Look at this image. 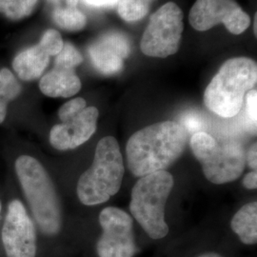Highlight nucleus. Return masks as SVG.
<instances>
[{
	"label": "nucleus",
	"mask_w": 257,
	"mask_h": 257,
	"mask_svg": "<svg viewBox=\"0 0 257 257\" xmlns=\"http://www.w3.org/2000/svg\"><path fill=\"white\" fill-rule=\"evenodd\" d=\"M188 133L180 123L163 121L135 133L126 146L128 167L135 176L166 171L183 155Z\"/></svg>",
	"instance_id": "f257e3e1"
},
{
	"label": "nucleus",
	"mask_w": 257,
	"mask_h": 257,
	"mask_svg": "<svg viewBox=\"0 0 257 257\" xmlns=\"http://www.w3.org/2000/svg\"><path fill=\"white\" fill-rule=\"evenodd\" d=\"M257 82L256 62L248 57L227 60L204 93V103L216 115L230 118L243 108L246 94Z\"/></svg>",
	"instance_id": "f03ea898"
},
{
	"label": "nucleus",
	"mask_w": 257,
	"mask_h": 257,
	"mask_svg": "<svg viewBox=\"0 0 257 257\" xmlns=\"http://www.w3.org/2000/svg\"><path fill=\"white\" fill-rule=\"evenodd\" d=\"M15 168L39 229L47 235L57 234L62 228L61 205L46 169L30 156H19Z\"/></svg>",
	"instance_id": "7ed1b4c3"
},
{
	"label": "nucleus",
	"mask_w": 257,
	"mask_h": 257,
	"mask_svg": "<svg viewBox=\"0 0 257 257\" xmlns=\"http://www.w3.org/2000/svg\"><path fill=\"white\" fill-rule=\"evenodd\" d=\"M123 157L117 140L106 137L99 140L92 166L77 182V196L83 205L107 202L119 192L124 177Z\"/></svg>",
	"instance_id": "20e7f679"
},
{
	"label": "nucleus",
	"mask_w": 257,
	"mask_h": 257,
	"mask_svg": "<svg viewBox=\"0 0 257 257\" xmlns=\"http://www.w3.org/2000/svg\"><path fill=\"white\" fill-rule=\"evenodd\" d=\"M175 185L173 175L159 171L139 177L131 194L130 211L152 239H162L169 233L165 205Z\"/></svg>",
	"instance_id": "39448f33"
},
{
	"label": "nucleus",
	"mask_w": 257,
	"mask_h": 257,
	"mask_svg": "<svg viewBox=\"0 0 257 257\" xmlns=\"http://www.w3.org/2000/svg\"><path fill=\"white\" fill-rule=\"evenodd\" d=\"M193 156L202 166L203 174L211 183L235 181L246 167V151L237 141L220 143L205 132L193 134L190 140Z\"/></svg>",
	"instance_id": "423d86ee"
},
{
	"label": "nucleus",
	"mask_w": 257,
	"mask_h": 257,
	"mask_svg": "<svg viewBox=\"0 0 257 257\" xmlns=\"http://www.w3.org/2000/svg\"><path fill=\"white\" fill-rule=\"evenodd\" d=\"M183 12L168 2L151 17L141 39L144 55L165 58L177 53L183 33Z\"/></svg>",
	"instance_id": "0eeeda50"
},
{
	"label": "nucleus",
	"mask_w": 257,
	"mask_h": 257,
	"mask_svg": "<svg viewBox=\"0 0 257 257\" xmlns=\"http://www.w3.org/2000/svg\"><path fill=\"white\" fill-rule=\"evenodd\" d=\"M101 236L96 244L98 257H134L138 251L133 232V219L127 212L108 207L99 214Z\"/></svg>",
	"instance_id": "6e6552de"
},
{
	"label": "nucleus",
	"mask_w": 257,
	"mask_h": 257,
	"mask_svg": "<svg viewBox=\"0 0 257 257\" xmlns=\"http://www.w3.org/2000/svg\"><path fill=\"white\" fill-rule=\"evenodd\" d=\"M189 20L193 28L200 32L224 24L233 35H241L250 25L248 14L234 0H197L191 9Z\"/></svg>",
	"instance_id": "1a4fd4ad"
},
{
	"label": "nucleus",
	"mask_w": 257,
	"mask_h": 257,
	"mask_svg": "<svg viewBox=\"0 0 257 257\" xmlns=\"http://www.w3.org/2000/svg\"><path fill=\"white\" fill-rule=\"evenodd\" d=\"M2 242L7 257H36V228L25 207L17 199L8 206L2 228Z\"/></svg>",
	"instance_id": "9d476101"
},
{
	"label": "nucleus",
	"mask_w": 257,
	"mask_h": 257,
	"mask_svg": "<svg viewBox=\"0 0 257 257\" xmlns=\"http://www.w3.org/2000/svg\"><path fill=\"white\" fill-rule=\"evenodd\" d=\"M98 116L95 107H86L73 118L56 124L50 132L51 145L58 151L81 146L94 135Z\"/></svg>",
	"instance_id": "9b49d317"
},
{
	"label": "nucleus",
	"mask_w": 257,
	"mask_h": 257,
	"mask_svg": "<svg viewBox=\"0 0 257 257\" xmlns=\"http://www.w3.org/2000/svg\"><path fill=\"white\" fill-rule=\"evenodd\" d=\"M131 54L128 37L118 32L106 33L89 48L93 67L105 75H113L122 71L124 59Z\"/></svg>",
	"instance_id": "f8f14e48"
},
{
	"label": "nucleus",
	"mask_w": 257,
	"mask_h": 257,
	"mask_svg": "<svg viewBox=\"0 0 257 257\" xmlns=\"http://www.w3.org/2000/svg\"><path fill=\"white\" fill-rule=\"evenodd\" d=\"M39 89L49 97H71L81 90V81L73 69L55 67L39 81Z\"/></svg>",
	"instance_id": "ddd939ff"
},
{
	"label": "nucleus",
	"mask_w": 257,
	"mask_h": 257,
	"mask_svg": "<svg viewBox=\"0 0 257 257\" xmlns=\"http://www.w3.org/2000/svg\"><path fill=\"white\" fill-rule=\"evenodd\" d=\"M50 55L37 43L20 52L13 60V69L24 81L36 80L40 77L50 63Z\"/></svg>",
	"instance_id": "4468645a"
},
{
	"label": "nucleus",
	"mask_w": 257,
	"mask_h": 257,
	"mask_svg": "<svg viewBox=\"0 0 257 257\" xmlns=\"http://www.w3.org/2000/svg\"><path fill=\"white\" fill-rule=\"evenodd\" d=\"M230 227L245 245L257 243V202L248 203L239 210L230 221Z\"/></svg>",
	"instance_id": "2eb2a0df"
},
{
	"label": "nucleus",
	"mask_w": 257,
	"mask_h": 257,
	"mask_svg": "<svg viewBox=\"0 0 257 257\" xmlns=\"http://www.w3.org/2000/svg\"><path fill=\"white\" fill-rule=\"evenodd\" d=\"M22 92V86L9 69L0 70V124L6 118L10 102L16 100Z\"/></svg>",
	"instance_id": "dca6fc26"
},
{
	"label": "nucleus",
	"mask_w": 257,
	"mask_h": 257,
	"mask_svg": "<svg viewBox=\"0 0 257 257\" xmlns=\"http://www.w3.org/2000/svg\"><path fill=\"white\" fill-rule=\"evenodd\" d=\"M53 20L58 27L70 32H78L87 24V18L81 11L76 8H55Z\"/></svg>",
	"instance_id": "f3484780"
},
{
	"label": "nucleus",
	"mask_w": 257,
	"mask_h": 257,
	"mask_svg": "<svg viewBox=\"0 0 257 257\" xmlns=\"http://www.w3.org/2000/svg\"><path fill=\"white\" fill-rule=\"evenodd\" d=\"M39 0H0V14L10 20H20L32 15Z\"/></svg>",
	"instance_id": "a211bd4d"
},
{
	"label": "nucleus",
	"mask_w": 257,
	"mask_h": 257,
	"mask_svg": "<svg viewBox=\"0 0 257 257\" xmlns=\"http://www.w3.org/2000/svg\"><path fill=\"white\" fill-rule=\"evenodd\" d=\"M155 0H119L118 14L127 22H136L143 19L151 9Z\"/></svg>",
	"instance_id": "6ab92c4d"
},
{
	"label": "nucleus",
	"mask_w": 257,
	"mask_h": 257,
	"mask_svg": "<svg viewBox=\"0 0 257 257\" xmlns=\"http://www.w3.org/2000/svg\"><path fill=\"white\" fill-rule=\"evenodd\" d=\"M82 62L81 53L70 42L64 43L60 53L55 55V67L75 70Z\"/></svg>",
	"instance_id": "aec40b11"
},
{
	"label": "nucleus",
	"mask_w": 257,
	"mask_h": 257,
	"mask_svg": "<svg viewBox=\"0 0 257 257\" xmlns=\"http://www.w3.org/2000/svg\"><path fill=\"white\" fill-rule=\"evenodd\" d=\"M50 56H55L62 50L64 42L61 35L54 29H49L38 42Z\"/></svg>",
	"instance_id": "412c9836"
},
{
	"label": "nucleus",
	"mask_w": 257,
	"mask_h": 257,
	"mask_svg": "<svg viewBox=\"0 0 257 257\" xmlns=\"http://www.w3.org/2000/svg\"><path fill=\"white\" fill-rule=\"evenodd\" d=\"M246 98V120L248 128L252 135H256L257 91L250 90L245 96Z\"/></svg>",
	"instance_id": "4be33fe9"
},
{
	"label": "nucleus",
	"mask_w": 257,
	"mask_h": 257,
	"mask_svg": "<svg viewBox=\"0 0 257 257\" xmlns=\"http://www.w3.org/2000/svg\"><path fill=\"white\" fill-rule=\"evenodd\" d=\"M87 107V102L82 97L74 98L66 102L58 110V117L61 122L71 119Z\"/></svg>",
	"instance_id": "5701e85b"
},
{
	"label": "nucleus",
	"mask_w": 257,
	"mask_h": 257,
	"mask_svg": "<svg viewBox=\"0 0 257 257\" xmlns=\"http://www.w3.org/2000/svg\"><path fill=\"white\" fill-rule=\"evenodd\" d=\"M199 122L200 121L195 115H193V116L191 115V116L184 117L183 123L181 125L187 131V133H189V132L198 133V132H202L201 131V124Z\"/></svg>",
	"instance_id": "b1692460"
},
{
	"label": "nucleus",
	"mask_w": 257,
	"mask_h": 257,
	"mask_svg": "<svg viewBox=\"0 0 257 257\" xmlns=\"http://www.w3.org/2000/svg\"><path fill=\"white\" fill-rule=\"evenodd\" d=\"M246 160L248 165L252 169V171H256L257 169V144L253 143L248 149V154H246Z\"/></svg>",
	"instance_id": "393cba45"
},
{
	"label": "nucleus",
	"mask_w": 257,
	"mask_h": 257,
	"mask_svg": "<svg viewBox=\"0 0 257 257\" xmlns=\"http://www.w3.org/2000/svg\"><path fill=\"white\" fill-rule=\"evenodd\" d=\"M243 186L248 190H256L257 173L256 171H251L244 176Z\"/></svg>",
	"instance_id": "a878e982"
},
{
	"label": "nucleus",
	"mask_w": 257,
	"mask_h": 257,
	"mask_svg": "<svg viewBox=\"0 0 257 257\" xmlns=\"http://www.w3.org/2000/svg\"><path fill=\"white\" fill-rule=\"evenodd\" d=\"M55 8H76L78 0H48Z\"/></svg>",
	"instance_id": "bb28decb"
},
{
	"label": "nucleus",
	"mask_w": 257,
	"mask_h": 257,
	"mask_svg": "<svg viewBox=\"0 0 257 257\" xmlns=\"http://www.w3.org/2000/svg\"><path fill=\"white\" fill-rule=\"evenodd\" d=\"M89 5L94 7H112L116 5L119 0H85Z\"/></svg>",
	"instance_id": "cd10ccee"
},
{
	"label": "nucleus",
	"mask_w": 257,
	"mask_h": 257,
	"mask_svg": "<svg viewBox=\"0 0 257 257\" xmlns=\"http://www.w3.org/2000/svg\"><path fill=\"white\" fill-rule=\"evenodd\" d=\"M197 257H223L222 255H220L219 253H216V252H205V253H203L201 255H199V256Z\"/></svg>",
	"instance_id": "c85d7f7f"
},
{
	"label": "nucleus",
	"mask_w": 257,
	"mask_h": 257,
	"mask_svg": "<svg viewBox=\"0 0 257 257\" xmlns=\"http://www.w3.org/2000/svg\"><path fill=\"white\" fill-rule=\"evenodd\" d=\"M257 16L255 15V18H254V34L256 35L257 29H256V24H257Z\"/></svg>",
	"instance_id": "c756f323"
},
{
	"label": "nucleus",
	"mask_w": 257,
	"mask_h": 257,
	"mask_svg": "<svg viewBox=\"0 0 257 257\" xmlns=\"http://www.w3.org/2000/svg\"><path fill=\"white\" fill-rule=\"evenodd\" d=\"M0 212H1V202H0Z\"/></svg>",
	"instance_id": "7c9ffc66"
}]
</instances>
